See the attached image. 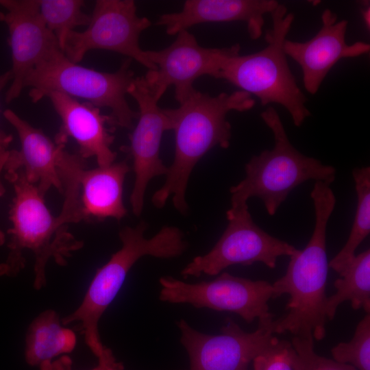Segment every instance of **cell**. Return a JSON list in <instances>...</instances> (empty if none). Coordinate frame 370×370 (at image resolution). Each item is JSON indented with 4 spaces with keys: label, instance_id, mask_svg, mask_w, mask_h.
<instances>
[{
    "label": "cell",
    "instance_id": "cell-1",
    "mask_svg": "<svg viewBox=\"0 0 370 370\" xmlns=\"http://www.w3.org/2000/svg\"><path fill=\"white\" fill-rule=\"evenodd\" d=\"M315 214L311 237L302 250L290 256L285 274L273 284L272 299L289 295L286 311L274 319L270 328L274 334L312 335L317 341L326 334L325 293L329 262L326 254V230L336 205L330 185L315 182L310 192Z\"/></svg>",
    "mask_w": 370,
    "mask_h": 370
},
{
    "label": "cell",
    "instance_id": "cell-2",
    "mask_svg": "<svg viewBox=\"0 0 370 370\" xmlns=\"http://www.w3.org/2000/svg\"><path fill=\"white\" fill-rule=\"evenodd\" d=\"M255 103L250 94L241 90L216 96L195 90L178 108H164L175 132V154L164 185L152 197L156 208L164 207L172 196L174 207L186 213V190L194 166L212 148L230 146L232 127L227 113L249 110Z\"/></svg>",
    "mask_w": 370,
    "mask_h": 370
},
{
    "label": "cell",
    "instance_id": "cell-3",
    "mask_svg": "<svg viewBox=\"0 0 370 370\" xmlns=\"http://www.w3.org/2000/svg\"><path fill=\"white\" fill-rule=\"evenodd\" d=\"M5 178L14 190L9 212L12 227L7 231L10 251L5 262L10 267V276H15L25 267L23 250H30L34 256L33 286L39 291L47 284L48 261L53 259L64 266L66 258L84 243L68 232L70 222L64 213L60 212L58 217L51 214L37 186L26 179L22 169L6 171Z\"/></svg>",
    "mask_w": 370,
    "mask_h": 370
},
{
    "label": "cell",
    "instance_id": "cell-4",
    "mask_svg": "<svg viewBox=\"0 0 370 370\" xmlns=\"http://www.w3.org/2000/svg\"><path fill=\"white\" fill-rule=\"evenodd\" d=\"M273 134L271 149L253 156L245 164V177L232 186V207L247 205L251 197L262 200L267 213L273 216L290 193L304 182L313 180L328 184L336 178V169L319 160L305 156L291 143L275 108L267 107L260 114Z\"/></svg>",
    "mask_w": 370,
    "mask_h": 370
},
{
    "label": "cell",
    "instance_id": "cell-5",
    "mask_svg": "<svg viewBox=\"0 0 370 370\" xmlns=\"http://www.w3.org/2000/svg\"><path fill=\"white\" fill-rule=\"evenodd\" d=\"M147 224L141 221L119 232L121 248L97 270L79 307L62 319L63 325L79 322L85 342L97 357L104 348L99 332V322L119 292L127 273L140 258L150 256L172 258L187 249L183 232L174 226H164L150 238L145 237Z\"/></svg>",
    "mask_w": 370,
    "mask_h": 370
},
{
    "label": "cell",
    "instance_id": "cell-6",
    "mask_svg": "<svg viewBox=\"0 0 370 370\" xmlns=\"http://www.w3.org/2000/svg\"><path fill=\"white\" fill-rule=\"evenodd\" d=\"M272 28L267 32V45L261 51L230 57L223 64L217 79H221L241 90L257 97L262 106L277 103L291 115L294 125L300 127L310 111L307 98L298 86L289 67L284 44L295 16L281 3L270 14Z\"/></svg>",
    "mask_w": 370,
    "mask_h": 370
},
{
    "label": "cell",
    "instance_id": "cell-7",
    "mask_svg": "<svg viewBox=\"0 0 370 370\" xmlns=\"http://www.w3.org/2000/svg\"><path fill=\"white\" fill-rule=\"evenodd\" d=\"M130 58L125 59L114 73H105L71 61L60 49L53 51L28 75L24 88L29 87V97L38 102L51 92L84 99L95 107L108 108L113 126L132 128L138 117L129 106L126 95L135 79Z\"/></svg>",
    "mask_w": 370,
    "mask_h": 370
},
{
    "label": "cell",
    "instance_id": "cell-8",
    "mask_svg": "<svg viewBox=\"0 0 370 370\" xmlns=\"http://www.w3.org/2000/svg\"><path fill=\"white\" fill-rule=\"evenodd\" d=\"M159 299L171 304H188L197 308L227 311L239 315L250 323L269 325L274 315L269 311L272 284L253 280L223 272L213 280L188 283L171 276L159 280Z\"/></svg>",
    "mask_w": 370,
    "mask_h": 370
},
{
    "label": "cell",
    "instance_id": "cell-9",
    "mask_svg": "<svg viewBox=\"0 0 370 370\" xmlns=\"http://www.w3.org/2000/svg\"><path fill=\"white\" fill-rule=\"evenodd\" d=\"M226 216L228 224L219 241L206 254L194 258L184 267L181 271L184 278L215 275L234 264L249 266L261 262L274 269L279 257H290L298 251L260 227L254 221L247 205L231 207Z\"/></svg>",
    "mask_w": 370,
    "mask_h": 370
},
{
    "label": "cell",
    "instance_id": "cell-10",
    "mask_svg": "<svg viewBox=\"0 0 370 370\" xmlns=\"http://www.w3.org/2000/svg\"><path fill=\"white\" fill-rule=\"evenodd\" d=\"M150 25L147 18L137 15L132 0H98L87 28L69 34L63 53L77 64L90 50H109L135 60L149 71L155 70L147 51L139 45L141 33Z\"/></svg>",
    "mask_w": 370,
    "mask_h": 370
},
{
    "label": "cell",
    "instance_id": "cell-11",
    "mask_svg": "<svg viewBox=\"0 0 370 370\" xmlns=\"http://www.w3.org/2000/svg\"><path fill=\"white\" fill-rule=\"evenodd\" d=\"M167 47L159 51H147L149 62L156 66L144 77L148 86L160 99L167 88H175V98L180 104L195 90L193 82L203 75L217 79L223 63L239 53L241 47L207 48L199 45L188 30L177 34Z\"/></svg>",
    "mask_w": 370,
    "mask_h": 370
},
{
    "label": "cell",
    "instance_id": "cell-12",
    "mask_svg": "<svg viewBox=\"0 0 370 370\" xmlns=\"http://www.w3.org/2000/svg\"><path fill=\"white\" fill-rule=\"evenodd\" d=\"M176 324L180 341L188 355L190 370H247L251 362L279 339L270 324L258 325L249 332L230 318L216 335L201 332L182 319Z\"/></svg>",
    "mask_w": 370,
    "mask_h": 370
},
{
    "label": "cell",
    "instance_id": "cell-13",
    "mask_svg": "<svg viewBox=\"0 0 370 370\" xmlns=\"http://www.w3.org/2000/svg\"><path fill=\"white\" fill-rule=\"evenodd\" d=\"M138 106V123L130 136L129 151L133 158L135 174L130 195L133 213L140 216L144 197L149 181L156 176L166 175V167L160 157L163 133L171 130L170 120L164 108L158 106L160 98L148 86L144 77H136L127 90Z\"/></svg>",
    "mask_w": 370,
    "mask_h": 370
},
{
    "label": "cell",
    "instance_id": "cell-14",
    "mask_svg": "<svg viewBox=\"0 0 370 370\" xmlns=\"http://www.w3.org/2000/svg\"><path fill=\"white\" fill-rule=\"evenodd\" d=\"M0 5L5 9L0 20L8 27L12 51V83L5 93L10 103L20 96L31 71L60 47L40 15L38 0H0Z\"/></svg>",
    "mask_w": 370,
    "mask_h": 370
},
{
    "label": "cell",
    "instance_id": "cell-15",
    "mask_svg": "<svg viewBox=\"0 0 370 370\" xmlns=\"http://www.w3.org/2000/svg\"><path fill=\"white\" fill-rule=\"evenodd\" d=\"M337 15L325 9L321 14L322 26L319 32L306 42L286 39L284 51L301 67L306 90L315 95L331 69L341 59L356 58L367 54L370 45L357 41L346 42L348 21H337Z\"/></svg>",
    "mask_w": 370,
    "mask_h": 370
},
{
    "label": "cell",
    "instance_id": "cell-16",
    "mask_svg": "<svg viewBox=\"0 0 370 370\" xmlns=\"http://www.w3.org/2000/svg\"><path fill=\"white\" fill-rule=\"evenodd\" d=\"M48 97L60 116L62 125L55 141L65 145L69 137L79 146V155L84 159L94 157L99 166L114 162L116 153L111 149L114 137V127L109 115L101 113L100 108L88 102H79L59 92H51Z\"/></svg>",
    "mask_w": 370,
    "mask_h": 370
},
{
    "label": "cell",
    "instance_id": "cell-17",
    "mask_svg": "<svg viewBox=\"0 0 370 370\" xmlns=\"http://www.w3.org/2000/svg\"><path fill=\"white\" fill-rule=\"evenodd\" d=\"M279 3L275 0H187L181 11L160 15L156 24L172 36L200 23L243 21L250 38L256 40L262 34L264 16Z\"/></svg>",
    "mask_w": 370,
    "mask_h": 370
},
{
    "label": "cell",
    "instance_id": "cell-18",
    "mask_svg": "<svg viewBox=\"0 0 370 370\" xmlns=\"http://www.w3.org/2000/svg\"><path fill=\"white\" fill-rule=\"evenodd\" d=\"M3 116L15 128L21 142L19 151L10 150L5 171L22 169L26 179L37 186L43 197L51 187L62 193L57 162L60 150L65 145L53 141L42 130L33 127L10 109L3 112Z\"/></svg>",
    "mask_w": 370,
    "mask_h": 370
},
{
    "label": "cell",
    "instance_id": "cell-19",
    "mask_svg": "<svg viewBox=\"0 0 370 370\" xmlns=\"http://www.w3.org/2000/svg\"><path fill=\"white\" fill-rule=\"evenodd\" d=\"M130 167L125 162L84 169L79 177V206L82 220L118 221L127 214L123 201V183Z\"/></svg>",
    "mask_w": 370,
    "mask_h": 370
},
{
    "label": "cell",
    "instance_id": "cell-20",
    "mask_svg": "<svg viewBox=\"0 0 370 370\" xmlns=\"http://www.w3.org/2000/svg\"><path fill=\"white\" fill-rule=\"evenodd\" d=\"M76 345L75 333L61 326L58 313L47 310L30 323L25 336V358L30 366H40L56 356L71 353Z\"/></svg>",
    "mask_w": 370,
    "mask_h": 370
},
{
    "label": "cell",
    "instance_id": "cell-21",
    "mask_svg": "<svg viewBox=\"0 0 370 370\" xmlns=\"http://www.w3.org/2000/svg\"><path fill=\"white\" fill-rule=\"evenodd\" d=\"M334 282L336 292L327 298L325 314L332 320L338 307L349 301L354 310L370 313V250L356 255L338 274Z\"/></svg>",
    "mask_w": 370,
    "mask_h": 370
},
{
    "label": "cell",
    "instance_id": "cell-22",
    "mask_svg": "<svg viewBox=\"0 0 370 370\" xmlns=\"http://www.w3.org/2000/svg\"><path fill=\"white\" fill-rule=\"evenodd\" d=\"M357 206L349 237L343 248L329 262L339 274L356 256V250L370 233V167H356L352 170Z\"/></svg>",
    "mask_w": 370,
    "mask_h": 370
},
{
    "label": "cell",
    "instance_id": "cell-23",
    "mask_svg": "<svg viewBox=\"0 0 370 370\" xmlns=\"http://www.w3.org/2000/svg\"><path fill=\"white\" fill-rule=\"evenodd\" d=\"M40 15L56 36L63 52L69 34L79 26H88L90 16L82 11L81 0H38Z\"/></svg>",
    "mask_w": 370,
    "mask_h": 370
},
{
    "label": "cell",
    "instance_id": "cell-24",
    "mask_svg": "<svg viewBox=\"0 0 370 370\" xmlns=\"http://www.w3.org/2000/svg\"><path fill=\"white\" fill-rule=\"evenodd\" d=\"M331 354L336 362L350 365L357 370H370V313L358 322L352 338L334 346Z\"/></svg>",
    "mask_w": 370,
    "mask_h": 370
},
{
    "label": "cell",
    "instance_id": "cell-25",
    "mask_svg": "<svg viewBox=\"0 0 370 370\" xmlns=\"http://www.w3.org/2000/svg\"><path fill=\"white\" fill-rule=\"evenodd\" d=\"M293 370H357L354 367L320 356L314 349V338L294 336L292 341Z\"/></svg>",
    "mask_w": 370,
    "mask_h": 370
},
{
    "label": "cell",
    "instance_id": "cell-26",
    "mask_svg": "<svg viewBox=\"0 0 370 370\" xmlns=\"http://www.w3.org/2000/svg\"><path fill=\"white\" fill-rule=\"evenodd\" d=\"M292 345L280 340L254 360L255 370H293Z\"/></svg>",
    "mask_w": 370,
    "mask_h": 370
},
{
    "label": "cell",
    "instance_id": "cell-27",
    "mask_svg": "<svg viewBox=\"0 0 370 370\" xmlns=\"http://www.w3.org/2000/svg\"><path fill=\"white\" fill-rule=\"evenodd\" d=\"M97 365L90 370H123L124 365L121 362H118L112 351L104 347L101 352L97 356ZM73 362L71 358L63 355L54 361L42 362L40 366V370H72Z\"/></svg>",
    "mask_w": 370,
    "mask_h": 370
},
{
    "label": "cell",
    "instance_id": "cell-28",
    "mask_svg": "<svg viewBox=\"0 0 370 370\" xmlns=\"http://www.w3.org/2000/svg\"><path fill=\"white\" fill-rule=\"evenodd\" d=\"M12 140H8L0 143V197H2L5 192V188L1 181V173L4 169L10 150L8 147ZM5 241V235L0 230V246L3 245Z\"/></svg>",
    "mask_w": 370,
    "mask_h": 370
},
{
    "label": "cell",
    "instance_id": "cell-29",
    "mask_svg": "<svg viewBox=\"0 0 370 370\" xmlns=\"http://www.w3.org/2000/svg\"><path fill=\"white\" fill-rule=\"evenodd\" d=\"M12 80L11 71H8L1 75H0V92L6 86L8 82ZM12 137L11 135H8L4 132L0 130V143L12 140Z\"/></svg>",
    "mask_w": 370,
    "mask_h": 370
},
{
    "label": "cell",
    "instance_id": "cell-30",
    "mask_svg": "<svg viewBox=\"0 0 370 370\" xmlns=\"http://www.w3.org/2000/svg\"><path fill=\"white\" fill-rule=\"evenodd\" d=\"M9 275L10 276V269L8 265L4 262H0V276Z\"/></svg>",
    "mask_w": 370,
    "mask_h": 370
},
{
    "label": "cell",
    "instance_id": "cell-31",
    "mask_svg": "<svg viewBox=\"0 0 370 370\" xmlns=\"http://www.w3.org/2000/svg\"><path fill=\"white\" fill-rule=\"evenodd\" d=\"M363 14H364L363 15H364V19H365V23H366L367 25V24H368V23H367V14H369V9H368V10H366L363 12Z\"/></svg>",
    "mask_w": 370,
    "mask_h": 370
}]
</instances>
